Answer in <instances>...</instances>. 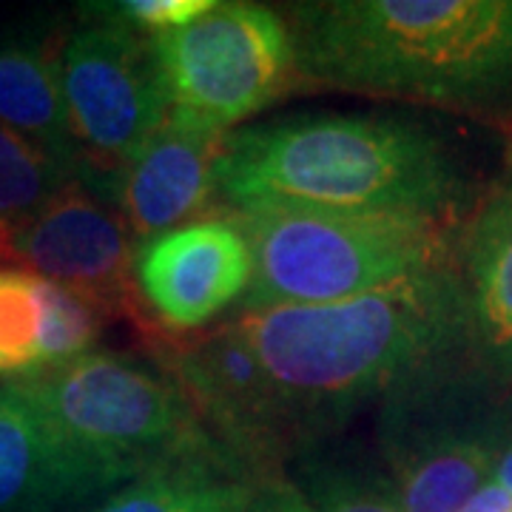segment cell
Segmentation results:
<instances>
[{
  "label": "cell",
  "mask_w": 512,
  "mask_h": 512,
  "mask_svg": "<svg viewBox=\"0 0 512 512\" xmlns=\"http://www.w3.org/2000/svg\"><path fill=\"white\" fill-rule=\"evenodd\" d=\"M296 66L348 92L481 103L512 80V0L288 6Z\"/></svg>",
  "instance_id": "obj_3"
},
{
  "label": "cell",
  "mask_w": 512,
  "mask_h": 512,
  "mask_svg": "<svg viewBox=\"0 0 512 512\" xmlns=\"http://www.w3.org/2000/svg\"><path fill=\"white\" fill-rule=\"evenodd\" d=\"M498 450L484 436L433 444L384 461L404 512H458L484 481L493 478Z\"/></svg>",
  "instance_id": "obj_16"
},
{
  "label": "cell",
  "mask_w": 512,
  "mask_h": 512,
  "mask_svg": "<svg viewBox=\"0 0 512 512\" xmlns=\"http://www.w3.org/2000/svg\"><path fill=\"white\" fill-rule=\"evenodd\" d=\"M148 37L171 109L220 131L271 106L299 72L285 18L256 3L214 0L188 26Z\"/></svg>",
  "instance_id": "obj_7"
},
{
  "label": "cell",
  "mask_w": 512,
  "mask_h": 512,
  "mask_svg": "<svg viewBox=\"0 0 512 512\" xmlns=\"http://www.w3.org/2000/svg\"><path fill=\"white\" fill-rule=\"evenodd\" d=\"M72 180L49 151L0 123V239L20 231Z\"/></svg>",
  "instance_id": "obj_17"
},
{
  "label": "cell",
  "mask_w": 512,
  "mask_h": 512,
  "mask_svg": "<svg viewBox=\"0 0 512 512\" xmlns=\"http://www.w3.org/2000/svg\"><path fill=\"white\" fill-rule=\"evenodd\" d=\"M103 6L128 26L146 35H160L188 26L191 20L205 15L214 6V0H126V3H103Z\"/></svg>",
  "instance_id": "obj_21"
},
{
  "label": "cell",
  "mask_w": 512,
  "mask_h": 512,
  "mask_svg": "<svg viewBox=\"0 0 512 512\" xmlns=\"http://www.w3.org/2000/svg\"><path fill=\"white\" fill-rule=\"evenodd\" d=\"M89 23L63 43V97L83 160L80 183L111 202L114 185L165 123L171 103L151 37L86 6Z\"/></svg>",
  "instance_id": "obj_6"
},
{
  "label": "cell",
  "mask_w": 512,
  "mask_h": 512,
  "mask_svg": "<svg viewBox=\"0 0 512 512\" xmlns=\"http://www.w3.org/2000/svg\"><path fill=\"white\" fill-rule=\"evenodd\" d=\"M254 271L239 311L325 305L450 265V220L299 205L234 208Z\"/></svg>",
  "instance_id": "obj_5"
},
{
  "label": "cell",
  "mask_w": 512,
  "mask_h": 512,
  "mask_svg": "<svg viewBox=\"0 0 512 512\" xmlns=\"http://www.w3.org/2000/svg\"><path fill=\"white\" fill-rule=\"evenodd\" d=\"M259 484L231 458H188L134 478L80 512H248Z\"/></svg>",
  "instance_id": "obj_14"
},
{
  "label": "cell",
  "mask_w": 512,
  "mask_h": 512,
  "mask_svg": "<svg viewBox=\"0 0 512 512\" xmlns=\"http://www.w3.org/2000/svg\"><path fill=\"white\" fill-rule=\"evenodd\" d=\"M151 350L197 416L242 470L265 481L305 453L271 373L234 322L188 336L154 333Z\"/></svg>",
  "instance_id": "obj_8"
},
{
  "label": "cell",
  "mask_w": 512,
  "mask_h": 512,
  "mask_svg": "<svg viewBox=\"0 0 512 512\" xmlns=\"http://www.w3.org/2000/svg\"><path fill=\"white\" fill-rule=\"evenodd\" d=\"M15 382L43 421L77 510L165 464L231 458L174 379L140 359L92 350Z\"/></svg>",
  "instance_id": "obj_4"
},
{
  "label": "cell",
  "mask_w": 512,
  "mask_h": 512,
  "mask_svg": "<svg viewBox=\"0 0 512 512\" xmlns=\"http://www.w3.org/2000/svg\"><path fill=\"white\" fill-rule=\"evenodd\" d=\"M458 512H512V495L498 481H484Z\"/></svg>",
  "instance_id": "obj_23"
},
{
  "label": "cell",
  "mask_w": 512,
  "mask_h": 512,
  "mask_svg": "<svg viewBox=\"0 0 512 512\" xmlns=\"http://www.w3.org/2000/svg\"><path fill=\"white\" fill-rule=\"evenodd\" d=\"M254 259L248 239L228 217L194 220L137 245V299L168 333H197L228 305L242 302Z\"/></svg>",
  "instance_id": "obj_10"
},
{
  "label": "cell",
  "mask_w": 512,
  "mask_h": 512,
  "mask_svg": "<svg viewBox=\"0 0 512 512\" xmlns=\"http://www.w3.org/2000/svg\"><path fill=\"white\" fill-rule=\"evenodd\" d=\"M234 208L299 205L453 220L461 171L421 123L373 114H311L228 134L217 171Z\"/></svg>",
  "instance_id": "obj_2"
},
{
  "label": "cell",
  "mask_w": 512,
  "mask_h": 512,
  "mask_svg": "<svg viewBox=\"0 0 512 512\" xmlns=\"http://www.w3.org/2000/svg\"><path fill=\"white\" fill-rule=\"evenodd\" d=\"M461 288L473 345L512 373V177L478 208L461 237Z\"/></svg>",
  "instance_id": "obj_12"
},
{
  "label": "cell",
  "mask_w": 512,
  "mask_h": 512,
  "mask_svg": "<svg viewBox=\"0 0 512 512\" xmlns=\"http://www.w3.org/2000/svg\"><path fill=\"white\" fill-rule=\"evenodd\" d=\"M0 123L49 151L80 183L83 160L63 97V46L52 37L18 40L0 49Z\"/></svg>",
  "instance_id": "obj_13"
},
{
  "label": "cell",
  "mask_w": 512,
  "mask_h": 512,
  "mask_svg": "<svg viewBox=\"0 0 512 512\" xmlns=\"http://www.w3.org/2000/svg\"><path fill=\"white\" fill-rule=\"evenodd\" d=\"M37 293H40V365L35 373L92 353L106 316L77 293L40 276H37Z\"/></svg>",
  "instance_id": "obj_20"
},
{
  "label": "cell",
  "mask_w": 512,
  "mask_h": 512,
  "mask_svg": "<svg viewBox=\"0 0 512 512\" xmlns=\"http://www.w3.org/2000/svg\"><path fill=\"white\" fill-rule=\"evenodd\" d=\"M0 259H3V239H0Z\"/></svg>",
  "instance_id": "obj_25"
},
{
  "label": "cell",
  "mask_w": 512,
  "mask_h": 512,
  "mask_svg": "<svg viewBox=\"0 0 512 512\" xmlns=\"http://www.w3.org/2000/svg\"><path fill=\"white\" fill-rule=\"evenodd\" d=\"M493 481H498V484L512 495V447H507V450L498 456V461H495Z\"/></svg>",
  "instance_id": "obj_24"
},
{
  "label": "cell",
  "mask_w": 512,
  "mask_h": 512,
  "mask_svg": "<svg viewBox=\"0 0 512 512\" xmlns=\"http://www.w3.org/2000/svg\"><path fill=\"white\" fill-rule=\"evenodd\" d=\"M248 512H313V507L299 490V484H293L285 476H274L265 478L256 487Z\"/></svg>",
  "instance_id": "obj_22"
},
{
  "label": "cell",
  "mask_w": 512,
  "mask_h": 512,
  "mask_svg": "<svg viewBox=\"0 0 512 512\" xmlns=\"http://www.w3.org/2000/svg\"><path fill=\"white\" fill-rule=\"evenodd\" d=\"M231 322L279 387L305 453L365 404L384 402L473 345L453 265L342 302L237 311Z\"/></svg>",
  "instance_id": "obj_1"
},
{
  "label": "cell",
  "mask_w": 512,
  "mask_h": 512,
  "mask_svg": "<svg viewBox=\"0 0 512 512\" xmlns=\"http://www.w3.org/2000/svg\"><path fill=\"white\" fill-rule=\"evenodd\" d=\"M134 254L120 211L77 180L3 242L6 262L77 293L103 316L137 308Z\"/></svg>",
  "instance_id": "obj_9"
},
{
  "label": "cell",
  "mask_w": 512,
  "mask_h": 512,
  "mask_svg": "<svg viewBox=\"0 0 512 512\" xmlns=\"http://www.w3.org/2000/svg\"><path fill=\"white\" fill-rule=\"evenodd\" d=\"M299 490L313 512H404L387 473L353 456L302 453Z\"/></svg>",
  "instance_id": "obj_18"
},
{
  "label": "cell",
  "mask_w": 512,
  "mask_h": 512,
  "mask_svg": "<svg viewBox=\"0 0 512 512\" xmlns=\"http://www.w3.org/2000/svg\"><path fill=\"white\" fill-rule=\"evenodd\" d=\"M40 365V293L37 276L0 268V379L32 376Z\"/></svg>",
  "instance_id": "obj_19"
},
{
  "label": "cell",
  "mask_w": 512,
  "mask_h": 512,
  "mask_svg": "<svg viewBox=\"0 0 512 512\" xmlns=\"http://www.w3.org/2000/svg\"><path fill=\"white\" fill-rule=\"evenodd\" d=\"M74 510L72 490L32 402L0 382V512Z\"/></svg>",
  "instance_id": "obj_15"
},
{
  "label": "cell",
  "mask_w": 512,
  "mask_h": 512,
  "mask_svg": "<svg viewBox=\"0 0 512 512\" xmlns=\"http://www.w3.org/2000/svg\"><path fill=\"white\" fill-rule=\"evenodd\" d=\"M228 131L168 111L160 131L123 168L111 205L137 245L188 225L220 197L217 171Z\"/></svg>",
  "instance_id": "obj_11"
}]
</instances>
